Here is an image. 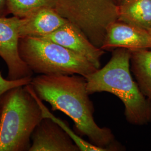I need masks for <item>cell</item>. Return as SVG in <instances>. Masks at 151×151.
Listing matches in <instances>:
<instances>
[{
    "label": "cell",
    "mask_w": 151,
    "mask_h": 151,
    "mask_svg": "<svg viewBox=\"0 0 151 151\" xmlns=\"http://www.w3.org/2000/svg\"><path fill=\"white\" fill-rule=\"evenodd\" d=\"M30 85L38 97L50 105L52 110L69 116L80 135L87 137L95 146L113 150L115 137L112 131L100 127L94 119L86 77L78 75H39L32 77Z\"/></svg>",
    "instance_id": "obj_1"
},
{
    "label": "cell",
    "mask_w": 151,
    "mask_h": 151,
    "mask_svg": "<svg viewBox=\"0 0 151 151\" xmlns=\"http://www.w3.org/2000/svg\"><path fill=\"white\" fill-rule=\"evenodd\" d=\"M130 55L127 49H115L106 65L86 77L87 90L89 95L101 92L113 94L123 103L127 122L142 126L151 123V102L132 76Z\"/></svg>",
    "instance_id": "obj_2"
},
{
    "label": "cell",
    "mask_w": 151,
    "mask_h": 151,
    "mask_svg": "<svg viewBox=\"0 0 151 151\" xmlns=\"http://www.w3.org/2000/svg\"><path fill=\"white\" fill-rule=\"evenodd\" d=\"M0 106V151H29L32 133L44 118L30 83L6 92Z\"/></svg>",
    "instance_id": "obj_3"
},
{
    "label": "cell",
    "mask_w": 151,
    "mask_h": 151,
    "mask_svg": "<svg viewBox=\"0 0 151 151\" xmlns=\"http://www.w3.org/2000/svg\"><path fill=\"white\" fill-rule=\"evenodd\" d=\"M19 50L29 69L39 75H78L87 77L97 70L83 57L45 38H20Z\"/></svg>",
    "instance_id": "obj_4"
},
{
    "label": "cell",
    "mask_w": 151,
    "mask_h": 151,
    "mask_svg": "<svg viewBox=\"0 0 151 151\" xmlns=\"http://www.w3.org/2000/svg\"><path fill=\"white\" fill-rule=\"evenodd\" d=\"M115 0H56L55 10L101 47L108 27L118 21Z\"/></svg>",
    "instance_id": "obj_5"
},
{
    "label": "cell",
    "mask_w": 151,
    "mask_h": 151,
    "mask_svg": "<svg viewBox=\"0 0 151 151\" xmlns=\"http://www.w3.org/2000/svg\"><path fill=\"white\" fill-rule=\"evenodd\" d=\"M20 18L0 17V57L7 67V78L16 80L32 77V70L22 60L19 50Z\"/></svg>",
    "instance_id": "obj_6"
},
{
    "label": "cell",
    "mask_w": 151,
    "mask_h": 151,
    "mask_svg": "<svg viewBox=\"0 0 151 151\" xmlns=\"http://www.w3.org/2000/svg\"><path fill=\"white\" fill-rule=\"evenodd\" d=\"M45 38L68 49L88 60L97 69L101 67V58L105 50L95 46L75 25L67 22Z\"/></svg>",
    "instance_id": "obj_7"
},
{
    "label": "cell",
    "mask_w": 151,
    "mask_h": 151,
    "mask_svg": "<svg viewBox=\"0 0 151 151\" xmlns=\"http://www.w3.org/2000/svg\"><path fill=\"white\" fill-rule=\"evenodd\" d=\"M29 151H80L70 135L53 120L44 117L32 135Z\"/></svg>",
    "instance_id": "obj_8"
},
{
    "label": "cell",
    "mask_w": 151,
    "mask_h": 151,
    "mask_svg": "<svg viewBox=\"0 0 151 151\" xmlns=\"http://www.w3.org/2000/svg\"><path fill=\"white\" fill-rule=\"evenodd\" d=\"M101 48L104 50L151 49V34L146 29L116 21L108 27Z\"/></svg>",
    "instance_id": "obj_9"
},
{
    "label": "cell",
    "mask_w": 151,
    "mask_h": 151,
    "mask_svg": "<svg viewBox=\"0 0 151 151\" xmlns=\"http://www.w3.org/2000/svg\"><path fill=\"white\" fill-rule=\"evenodd\" d=\"M68 20L53 8L44 7L20 18V38L44 37L54 32Z\"/></svg>",
    "instance_id": "obj_10"
},
{
    "label": "cell",
    "mask_w": 151,
    "mask_h": 151,
    "mask_svg": "<svg viewBox=\"0 0 151 151\" xmlns=\"http://www.w3.org/2000/svg\"><path fill=\"white\" fill-rule=\"evenodd\" d=\"M118 6V21L151 29V0H121Z\"/></svg>",
    "instance_id": "obj_11"
},
{
    "label": "cell",
    "mask_w": 151,
    "mask_h": 151,
    "mask_svg": "<svg viewBox=\"0 0 151 151\" xmlns=\"http://www.w3.org/2000/svg\"><path fill=\"white\" fill-rule=\"evenodd\" d=\"M130 70L142 92L151 102V50H130Z\"/></svg>",
    "instance_id": "obj_12"
},
{
    "label": "cell",
    "mask_w": 151,
    "mask_h": 151,
    "mask_svg": "<svg viewBox=\"0 0 151 151\" xmlns=\"http://www.w3.org/2000/svg\"><path fill=\"white\" fill-rule=\"evenodd\" d=\"M55 5L56 0H7L9 14L20 18L44 7L55 9Z\"/></svg>",
    "instance_id": "obj_13"
},
{
    "label": "cell",
    "mask_w": 151,
    "mask_h": 151,
    "mask_svg": "<svg viewBox=\"0 0 151 151\" xmlns=\"http://www.w3.org/2000/svg\"><path fill=\"white\" fill-rule=\"evenodd\" d=\"M35 97L38 100V103L42 109V113L43 117H48L51 119H53L55 122H57L58 124L60 125L61 127H62L65 132L70 135L71 138L74 140L76 144L79 147L80 151H108L107 149L102 148L99 146H95L91 143H89L86 140H83L80 137L78 136L76 134H75L72 130L70 129V127L67 125V124L61 120L60 119L57 118L55 117L54 115L51 113L48 108H47L42 102V100L38 97L37 93L35 92Z\"/></svg>",
    "instance_id": "obj_14"
},
{
    "label": "cell",
    "mask_w": 151,
    "mask_h": 151,
    "mask_svg": "<svg viewBox=\"0 0 151 151\" xmlns=\"http://www.w3.org/2000/svg\"><path fill=\"white\" fill-rule=\"evenodd\" d=\"M32 77H30L16 80H11L5 78L0 72V97L6 92L13 88L29 85L32 80Z\"/></svg>",
    "instance_id": "obj_15"
},
{
    "label": "cell",
    "mask_w": 151,
    "mask_h": 151,
    "mask_svg": "<svg viewBox=\"0 0 151 151\" xmlns=\"http://www.w3.org/2000/svg\"><path fill=\"white\" fill-rule=\"evenodd\" d=\"M8 14L7 0H0V17H5Z\"/></svg>",
    "instance_id": "obj_16"
},
{
    "label": "cell",
    "mask_w": 151,
    "mask_h": 151,
    "mask_svg": "<svg viewBox=\"0 0 151 151\" xmlns=\"http://www.w3.org/2000/svg\"><path fill=\"white\" fill-rule=\"evenodd\" d=\"M116 1V3L118 4V3H119V2L121 1V0H115Z\"/></svg>",
    "instance_id": "obj_17"
},
{
    "label": "cell",
    "mask_w": 151,
    "mask_h": 151,
    "mask_svg": "<svg viewBox=\"0 0 151 151\" xmlns=\"http://www.w3.org/2000/svg\"><path fill=\"white\" fill-rule=\"evenodd\" d=\"M148 32H150V33L151 34V29H149V30H148Z\"/></svg>",
    "instance_id": "obj_18"
},
{
    "label": "cell",
    "mask_w": 151,
    "mask_h": 151,
    "mask_svg": "<svg viewBox=\"0 0 151 151\" xmlns=\"http://www.w3.org/2000/svg\"><path fill=\"white\" fill-rule=\"evenodd\" d=\"M0 114H1V106H0Z\"/></svg>",
    "instance_id": "obj_19"
}]
</instances>
